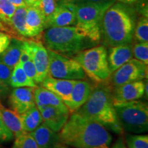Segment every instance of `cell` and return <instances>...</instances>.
<instances>
[{"label": "cell", "instance_id": "6da1fadb", "mask_svg": "<svg viewBox=\"0 0 148 148\" xmlns=\"http://www.w3.org/2000/svg\"><path fill=\"white\" fill-rule=\"evenodd\" d=\"M59 136L63 145L73 148H110L112 136L98 122L74 112L69 116Z\"/></svg>", "mask_w": 148, "mask_h": 148}, {"label": "cell", "instance_id": "7a4b0ae2", "mask_svg": "<svg viewBox=\"0 0 148 148\" xmlns=\"http://www.w3.org/2000/svg\"><path fill=\"white\" fill-rule=\"evenodd\" d=\"M75 112L86 119L101 123L116 134L123 132L114 108L112 92L108 85L101 82L92 88L87 100Z\"/></svg>", "mask_w": 148, "mask_h": 148}, {"label": "cell", "instance_id": "3957f363", "mask_svg": "<svg viewBox=\"0 0 148 148\" xmlns=\"http://www.w3.org/2000/svg\"><path fill=\"white\" fill-rule=\"evenodd\" d=\"M134 14L123 3L109 7L101 21V36L108 47L131 44L135 28Z\"/></svg>", "mask_w": 148, "mask_h": 148}, {"label": "cell", "instance_id": "277c9868", "mask_svg": "<svg viewBox=\"0 0 148 148\" xmlns=\"http://www.w3.org/2000/svg\"><path fill=\"white\" fill-rule=\"evenodd\" d=\"M43 41L47 49L64 56L75 55L91 42L75 25L46 28Z\"/></svg>", "mask_w": 148, "mask_h": 148}, {"label": "cell", "instance_id": "5b68a950", "mask_svg": "<svg viewBox=\"0 0 148 148\" xmlns=\"http://www.w3.org/2000/svg\"><path fill=\"white\" fill-rule=\"evenodd\" d=\"M73 58L79 64L85 74L95 82H104L110 77L107 49L104 45L95 46L79 51Z\"/></svg>", "mask_w": 148, "mask_h": 148}, {"label": "cell", "instance_id": "8992f818", "mask_svg": "<svg viewBox=\"0 0 148 148\" xmlns=\"http://www.w3.org/2000/svg\"><path fill=\"white\" fill-rule=\"evenodd\" d=\"M116 115L123 129L133 133H143L148 130V106L139 100L126 102L113 101Z\"/></svg>", "mask_w": 148, "mask_h": 148}, {"label": "cell", "instance_id": "52a82bcc", "mask_svg": "<svg viewBox=\"0 0 148 148\" xmlns=\"http://www.w3.org/2000/svg\"><path fill=\"white\" fill-rule=\"evenodd\" d=\"M73 5H75L76 14L75 26L81 29L91 42L100 41L101 21L103 14L109 6L92 3Z\"/></svg>", "mask_w": 148, "mask_h": 148}, {"label": "cell", "instance_id": "ba28073f", "mask_svg": "<svg viewBox=\"0 0 148 148\" xmlns=\"http://www.w3.org/2000/svg\"><path fill=\"white\" fill-rule=\"evenodd\" d=\"M47 49L49 58L48 76L71 80H80L85 78L86 74L76 60Z\"/></svg>", "mask_w": 148, "mask_h": 148}, {"label": "cell", "instance_id": "9c48e42d", "mask_svg": "<svg viewBox=\"0 0 148 148\" xmlns=\"http://www.w3.org/2000/svg\"><path fill=\"white\" fill-rule=\"evenodd\" d=\"M147 65L135 58L130 59L111 73V81L113 86L125 83L143 80L147 78Z\"/></svg>", "mask_w": 148, "mask_h": 148}, {"label": "cell", "instance_id": "30bf717a", "mask_svg": "<svg viewBox=\"0 0 148 148\" xmlns=\"http://www.w3.org/2000/svg\"><path fill=\"white\" fill-rule=\"evenodd\" d=\"M76 14L73 3L59 0L54 13L46 22V28L50 27H65L75 25Z\"/></svg>", "mask_w": 148, "mask_h": 148}, {"label": "cell", "instance_id": "8fae6325", "mask_svg": "<svg viewBox=\"0 0 148 148\" xmlns=\"http://www.w3.org/2000/svg\"><path fill=\"white\" fill-rule=\"evenodd\" d=\"M33 87L15 88L9 96V104L12 110L21 114L36 106Z\"/></svg>", "mask_w": 148, "mask_h": 148}, {"label": "cell", "instance_id": "7c38bea8", "mask_svg": "<svg viewBox=\"0 0 148 148\" xmlns=\"http://www.w3.org/2000/svg\"><path fill=\"white\" fill-rule=\"evenodd\" d=\"M92 89L91 85L87 81L82 79L76 81L69 96L63 101L69 112H75L86 102Z\"/></svg>", "mask_w": 148, "mask_h": 148}, {"label": "cell", "instance_id": "4fadbf2b", "mask_svg": "<svg viewBox=\"0 0 148 148\" xmlns=\"http://www.w3.org/2000/svg\"><path fill=\"white\" fill-rule=\"evenodd\" d=\"M31 56L36 70V84H39L48 76L49 58L47 49L41 42L29 41Z\"/></svg>", "mask_w": 148, "mask_h": 148}, {"label": "cell", "instance_id": "5bb4252c", "mask_svg": "<svg viewBox=\"0 0 148 148\" xmlns=\"http://www.w3.org/2000/svg\"><path fill=\"white\" fill-rule=\"evenodd\" d=\"M145 82L143 80L114 86L112 93L113 101L126 102L138 100L144 96Z\"/></svg>", "mask_w": 148, "mask_h": 148}, {"label": "cell", "instance_id": "9a60e30c", "mask_svg": "<svg viewBox=\"0 0 148 148\" xmlns=\"http://www.w3.org/2000/svg\"><path fill=\"white\" fill-rule=\"evenodd\" d=\"M42 123L56 132H59L69 119L70 112L56 107L49 106L39 110Z\"/></svg>", "mask_w": 148, "mask_h": 148}, {"label": "cell", "instance_id": "2e32d148", "mask_svg": "<svg viewBox=\"0 0 148 148\" xmlns=\"http://www.w3.org/2000/svg\"><path fill=\"white\" fill-rule=\"evenodd\" d=\"M30 134L34 138L38 148H61L64 145L61 142L58 132L51 130L44 123L30 132Z\"/></svg>", "mask_w": 148, "mask_h": 148}, {"label": "cell", "instance_id": "e0dca14e", "mask_svg": "<svg viewBox=\"0 0 148 148\" xmlns=\"http://www.w3.org/2000/svg\"><path fill=\"white\" fill-rule=\"evenodd\" d=\"M132 57L131 44L110 47L108 51H107V58L110 73L115 71L120 66L132 59Z\"/></svg>", "mask_w": 148, "mask_h": 148}, {"label": "cell", "instance_id": "ac0fdd59", "mask_svg": "<svg viewBox=\"0 0 148 148\" xmlns=\"http://www.w3.org/2000/svg\"><path fill=\"white\" fill-rule=\"evenodd\" d=\"M36 106L39 110L45 107H56L64 110H69L60 97L53 92L41 86H36L33 89Z\"/></svg>", "mask_w": 148, "mask_h": 148}, {"label": "cell", "instance_id": "d6986e66", "mask_svg": "<svg viewBox=\"0 0 148 148\" xmlns=\"http://www.w3.org/2000/svg\"><path fill=\"white\" fill-rule=\"evenodd\" d=\"M25 23L27 38L39 36L46 29L45 17L38 7L27 6Z\"/></svg>", "mask_w": 148, "mask_h": 148}, {"label": "cell", "instance_id": "ffe728a7", "mask_svg": "<svg viewBox=\"0 0 148 148\" xmlns=\"http://www.w3.org/2000/svg\"><path fill=\"white\" fill-rule=\"evenodd\" d=\"M76 81L47 76L40 82V86L53 92L64 101L69 96Z\"/></svg>", "mask_w": 148, "mask_h": 148}, {"label": "cell", "instance_id": "44dd1931", "mask_svg": "<svg viewBox=\"0 0 148 148\" xmlns=\"http://www.w3.org/2000/svg\"><path fill=\"white\" fill-rule=\"evenodd\" d=\"M0 111H1V119L2 120L5 126L11 131L14 138L25 134L20 114L12 109L5 108L0 103Z\"/></svg>", "mask_w": 148, "mask_h": 148}, {"label": "cell", "instance_id": "7402d4cb", "mask_svg": "<svg viewBox=\"0 0 148 148\" xmlns=\"http://www.w3.org/2000/svg\"><path fill=\"white\" fill-rule=\"evenodd\" d=\"M23 40L18 38H11L10 42L8 47L0 53V60L5 64L13 69L14 66L19 61L21 52Z\"/></svg>", "mask_w": 148, "mask_h": 148}, {"label": "cell", "instance_id": "603a6c76", "mask_svg": "<svg viewBox=\"0 0 148 148\" xmlns=\"http://www.w3.org/2000/svg\"><path fill=\"white\" fill-rule=\"evenodd\" d=\"M24 130L26 133L33 132L42 123L41 114L36 106L20 114Z\"/></svg>", "mask_w": 148, "mask_h": 148}, {"label": "cell", "instance_id": "cb8c5ba5", "mask_svg": "<svg viewBox=\"0 0 148 148\" xmlns=\"http://www.w3.org/2000/svg\"><path fill=\"white\" fill-rule=\"evenodd\" d=\"M10 87H35L36 84L29 78L22 68L21 64L18 62L12 69L10 78Z\"/></svg>", "mask_w": 148, "mask_h": 148}, {"label": "cell", "instance_id": "d4e9b609", "mask_svg": "<svg viewBox=\"0 0 148 148\" xmlns=\"http://www.w3.org/2000/svg\"><path fill=\"white\" fill-rule=\"evenodd\" d=\"M26 12L27 6L16 8L14 13L11 18L10 27L18 36L20 35L27 38L26 23H25Z\"/></svg>", "mask_w": 148, "mask_h": 148}, {"label": "cell", "instance_id": "484cf974", "mask_svg": "<svg viewBox=\"0 0 148 148\" xmlns=\"http://www.w3.org/2000/svg\"><path fill=\"white\" fill-rule=\"evenodd\" d=\"M134 37L138 42H148V18L144 16L135 25Z\"/></svg>", "mask_w": 148, "mask_h": 148}, {"label": "cell", "instance_id": "4316f807", "mask_svg": "<svg viewBox=\"0 0 148 148\" xmlns=\"http://www.w3.org/2000/svg\"><path fill=\"white\" fill-rule=\"evenodd\" d=\"M12 69L7 66L0 60V95L8 91L10 87V78Z\"/></svg>", "mask_w": 148, "mask_h": 148}, {"label": "cell", "instance_id": "83f0119b", "mask_svg": "<svg viewBox=\"0 0 148 148\" xmlns=\"http://www.w3.org/2000/svg\"><path fill=\"white\" fill-rule=\"evenodd\" d=\"M15 10L16 7L9 0H0V20L10 27L11 18Z\"/></svg>", "mask_w": 148, "mask_h": 148}, {"label": "cell", "instance_id": "f1b7e54d", "mask_svg": "<svg viewBox=\"0 0 148 148\" xmlns=\"http://www.w3.org/2000/svg\"><path fill=\"white\" fill-rule=\"evenodd\" d=\"M125 141L127 148H148L147 134H128Z\"/></svg>", "mask_w": 148, "mask_h": 148}, {"label": "cell", "instance_id": "f546056e", "mask_svg": "<svg viewBox=\"0 0 148 148\" xmlns=\"http://www.w3.org/2000/svg\"><path fill=\"white\" fill-rule=\"evenodd\" d=\"M133 56L135 59L148 64V42H138L132 46Z\"/></svg>", "mask_w": 148, "mask_h": 148}, {"label": "cell", "instance_id": "4dcf8cb0", "mask_svg": "<svg viewBox=\"0 0 148 148\" xmlns=\"http://www.w3.org/2000/svg\"><path fill=\"white\" fill-rule=\"evenodd\" d=\"M12 148H38L30 133H25L15 138Z\"/></svg>", "mask_w": 148, "mask_h": 148}, {"label": "cell", "instance_id": "1f68e13d", "mask_svg": "<svg viewBox=\"0 0 148 148\" xmlns=\"http://www.w3.org/2000/svg\"><path fill=\"white\" fill-rule=\"evenodd\" d=\"M57 6L58 3L56 0H40L38 8L45 17V22L54 13Z\"/></svg>", "mask_w": 148, "mask_h": 148}, {"label": "cell", "instance_id": "d6a6232c", "mask_svg": "<svg viewBox=\"0 0 148 148\" xmlns=\"http://www.w3.org/2000/svg\"><path fill=\"white\" fill-rule=\"evenodd\" d=\"M73 3V4H79V3H92L101 5H107L111 6L113 3L116 2V0H61Z\"/></svg>", "mask_w": 148, "mask_h": 148}, {"label": "cell", "instance_id": "836d02e7", "mask_svg": "<svg viewBox=\"0 0 148 148\" xmlns=\"http://www.w3.org/2000/svg\"><path fill=\"white\" fill-rule=\"evenodd\" d=\"M21 64L23 71H25V74L27 75V76L29 78L32 79V80L36 83V70L32 59H30V60H27L25 62H23V63H21Z\"/></svg>", "mask_w": 148, "mask_h": 148}, {"label": "cell", "instance_id": "e575fe53", "mask_svg": "<svg viewBox=\"0 0 148 148\" xmlns=\"http://www.w3.org/2000/svg\"><path fill=\"white\" fill-rule=\"evenodd\" d=\"M14 138L13 134L5 126L2 120L0 119V143L11 141Z\"/></svg>", "mask_w": 148, "mask_h": 148}, {"label": "cell", "instance_id": "d590c367", "mask_svg": "<svg viewBox=\"0 0 148 148\" xmlns=\"http://www.w3.org/2000/svg\"><path fill=\"white\" fill-rule=\"evenodd\" d=\"M12 37L6 33L0 31V53L8 47Z\"/></svg>", "mask_w": 148, "mask_h": 148}, {"label": "cell", "instance_id": "8d00e7d4", "mask_svg": "<svg viewBox=\"0 0 148 148\" xmlns=\"http://www.w3.org/2000/svg\"><path fill=\"white\" fill-rule=\"evenodd\" d=\"M0 31L6 33V34H9L10 36V35H14V36H17V34L14 32L13 29L11 28L9 25H7V24L3 23L2 21H1V20H0Z\"/></svg>", "mask_w": 148, "mask_h": 148}, {"label": "cell", "instance_id": "74e56055", "mask_svg": "<svg viewBox=\"0 0 148 148\" xmlns=\"http://www.w3.org/2000/svg\"><path fill=\"white\" fill-rule=\"evenodd\" d=\"M40 0H24L25 5L29 7H38Z\"/></svg>", "mask_w": 148, "mask_h": 148}, {"label": "cell", "instance_id": "f35d334b", "mask_svg": "<svg viewBox=\"0 0 148 148\" xmlns=\"http://www.w3.org/2000/svg\"><path fill=\"white\" fill-rule=\"evenodd\" d=\"M126 145L124 143L123 138H119L112 146V148H125Z\"/></svg>", "mask_w": 148, "mask_h": 148}, {"label": "cell", "instance_id": "ab89813d", "mask_svg": "<svg viewBox=\"0 0 148 148\" xmlns=\"http://www.w3.org/2000/svg\"><path fill=\"white\" fill-rule=\"evenodd\" d=\"M10 1V3L12 5H14L16 8H18V7H25L27 6L25 5V2H24V0H9Z\"/></svg>", "mask_w": 148, "mask_h": 148}, {"label": "cell", "instance_id": "60d3db41", "mask_svg": "<svg viewBox=\"0 0 148 148\" xmlns=\"http://www.w3.org/2000/svg\"><path fill=\"white\" fill-rule=\"evenodd\" d=\"M119 2L125 3V4H130V3H134L135 1H138V0H117Z\"/></svg>", "mask_w": 148, "mask_h": 148}, {"label": "cell", "instance_id": "b9f144b4", "mask_svg": "<svg viewBox=\"0 0 148 148\" xmlns=\"http://www.w3.org/2000/svg\"><path fill=\"white\" fill-rule=\"evenodd\" d=\"M148 82H147V79L146 78V82H145V87H144V95L145 96L146 98L147 99L148 96Z\"/></svg>", "mask_w": 148, "mask_h": 148}, {"label": "cell", "instance_id": "7bdbcfd3", "mask_svg": "<svg viewBox=\"0 0 148 148\" xmlns=\"http://www.w3.org/2000/svg\"><path fill=\"white\" fill-rule=\"evenodd\" d=\"M61 148H73V147H68V146H66V145H63Z\"/></svg>", "mask_w": 148, "mask_h": 148}, {"label": "cell", "instance_id": "ee69618b", "mask_svg": "<svg viewBox=\"0 0 148 148\" xmlns=\"http://www.w3.org/2000/svg\"><path fill=\"white\" fill-rule=\"evenodd\" d=\"M0 119H1V111H0Z\"/></svg>", "mask_w": 148, "mask_h": 148}, {"label": "cell", "instance_id": "f6af8a7d", "mask_svg": "<svg viewBox=\"0 0 148 148\" xmlns=\"http://www.w3.org/2000/svg\"><path fill=\"white\" fill-rule=\"evenodd\" d=\"M125 148H127V147H125Z\"/></svg>", "mask_w": 148, "mask_h": 148}, {"label": "cell", "instance_id": "bcb514c9", "mask_svg": "<svg viewBox=\"0 0 148 148\" xmlns=\"http://www.w3.org/2000/svg\"><path fill=\"white\" fill-rule=\"evenodd\" d=\"M0 148H1V147H0Z\"/></svg>", "mask_w": 148, "mask_h": 148}]
</instances>
